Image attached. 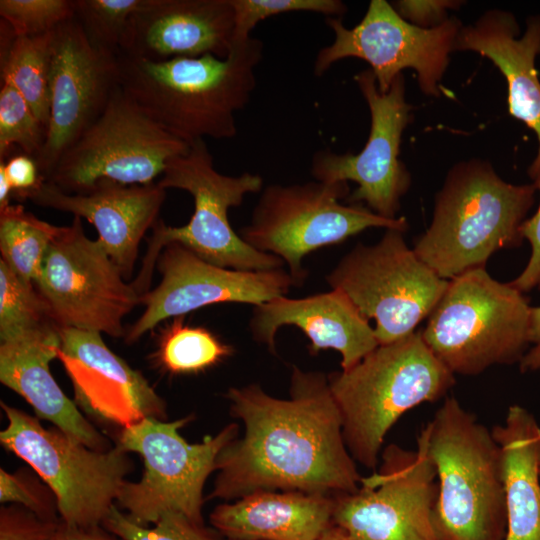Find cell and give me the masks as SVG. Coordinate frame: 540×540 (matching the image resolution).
I'll use <instances>...</instances> for the list:
<instances>
[{"label": "cell", "instance_id": "6da1fadb", "mask_svg": "<svg viewBox=\"0 0 540 540\" xmlns=\"http://www.w3.org/2000/svg\"><path fill=\"white\" fill-rule=\"evenodd\" d=\"M225 397L244 434L219 453L208 499L236 500L260 490L327 496L358 490L362 477L328 375L293 366L287 399L258 384L231 387Z\"/></svg>", "mask_w": 540, "mask_h": 540}, {"label": "cell", "instance_id": "7a4b0ae2", "mask_svg": "<svg viewBox=\"0 0 540 540\" xmlns=\"http://www.w3.org/2000/svg\"><path fill=\"white\" fill-rule=\"evenodd\" d=\"M263 43L250 37L226 58L214 55L153 62L120 55L121 89L162 128L189 145L237 134L235 114L256 87Z\"/></svg>", "mask_w": 540, "mask_h": 540}, {"label": "cell", "instance_id": "3957f363", "mask_svg": "<svg viewBox=\"0 0 540 540\" xmlns=\"http://www.w3.org/2000/svg\"><path fill=\"white\" fill-rule=\"evenodd\" d=\"M436 469L433 513L440 540H504L501 449L492 431L455 397L445 398L417 438Z\"/></svg>", "mask_w": 540, "mask_h": 540}, {"label": "cell", "instance_id": "277c9868", "mask_svg": "<svg viewBox=\"0 0 540 540\" xmlns=\"http://www.w3.org/2000/svg\"><path fill=\"white\" fill-rule=\"evenodd\" d=\"M328 381L351 456L375 471L385 437L399 418L444 397L455 377L415 331L379 345L348 370L328 374Z\"/></svg>", "mask_w": 540, "mask_h": 540}, {"label": "cell", "instance_id": "5b68a950", "mask_svg": "<svg viewBox=\"0 0 540 540\" xmlns=\"http://www.w3.org/2000/svg\"><path fill=\"white\" fill-rule=\"evenodd\" d=\"M535 191L534 183L504 181L486 162L456 164L436 196L431 224L413 250L446 280L485 267L498 250L521 245V225Z\"/></svg>", "mask_w": 540, "mask_h": 540}, {"label": "cell", "instance_id": "8992f818", "mask_svg": "<svg viewBox=\"0 0 540 540\" xmlns=\"http://www.w3.org/2000/svg\"><path fill=\"white\" fill-rule=\"evenodd\" d=\"M529 301L510 283L479 267L448 281L421 335L455 375L520 363L530 347Z\"/></svg>", "mask_w": 540, "mask_h": 540}, {"label": "cell", "instance_id": "52a82bcc", "mask_svg": "<svg viewBox=\"0 0 540 540\" xmlns=\"http://www.w3.org/2000/svg\"><path fill=\"white\" fill-rule=\"evenodd\" d=\"M157 183L164 189L189 192L194 200V212L184 226H167L160 219L153 226L141 271L132 283L140 294L148 291L156 260L170 243H179L203 260L224 268L265 271L284 265L279 257L247 244L228 219L229 209L241 205L245 195L262 190L260 175L221 174L215 169L206 141L197 140L187 153L168 161Z\"/></svg>", "mask_w": 540, "mask_h": 540}, {"label": "cell", "instance_id": "ba28073f", "mask_svg": "<svg viewBox=\"0 0 540 540\" xmlns=\"http://www.w3.org/2000/svg\"><path fill=\"white\" fill-rule=\"evenodd\" d=\"M192 419L189 415L167 422L148 417L120 430L116 444L140 455L144 463L140 480H126L116 500L136 522L151 525L164 514L175 512L204 524L205 482L216 471L219 453L239 436V425L228 424L200 443H189L179 429Z\"/></svg>", "mask_w": 540, "mask_h": 540}, {"label": "cell", "instance_id": "9c48e42d", "mask_svg": "<svg viewBox=\"0 0 540 540\" xmlns=\"http://www.w3.org/2000/svg\"><path fill=\"white\" fill-rule=\"evenodd\" d=\"M8 424L2 446L25 461L55 493L60 519L81 527L102 526L134 465L116 444L98 451L40 419L1 401Z\"/></svg>", "mask_w": 540, "mask_h": 540}, {"label": "cell", "instance_id": "30bf717a", "mask_svg": "<svg viewBox=\"0 0 540 540\" xmlns=\"http://www.w3.org/2000/svg\"><path fill=\"white\" fill-rule=\"evenodd\" d=\"M348 196L347 182L269 185L240 237L256 250L282 259L293 285L301 286L307 276L302 262L309 253L372 227L407 230L404 217L387 219L361 204H342Z\"/></svg>", "mask_w": 540, "mask_h": 540}, {"label": "cell", "instance_id": "8fae6325", "mask_svg": "<svg viewBox=\"0 0 540 540\" xmlns=\"http://www.w3.org/2000/svg\"><path fill=\"white\" fill-rule=\"evenodd\" d=\"M360 313L375 321L379 345L406 337L428 318L448 281L406 244L403 232L386 229L373 245L357 244L326 276Z\"/></svg>", "mask_w": 540, "mask_h": 540}, {"label": "cell", "instance_id": "7c38bea8", "mask_svg": "<svg viewBox=\"0 0 540 540\" xmlns=\"http://www.w3.org/2000/svg\"><path fill=\"white\" fill-rule=\"evenodd\" d=\"M190 145L146 114L119 87L96 121L64 152L45 181L66 193L98 183L147 185Z\"/></svg>", "mask_w": 540, "mask_h": 540}, {"label": "cell", "instance_id": "4fadbf2b", "mask_svg": "<svg viewBox=\"0 0 540 540\" xmlns=\"http://www.w3.org/2000/svg\"><path fill=\"white\" fill-rule=\"evenodd\" d=\"M34 285L59 329L112 337L125 335L123 318L141 298L101 242L87 237L78 216L58 227Z\"/></svg>", "mask_w": 540, "mask_h": 540}, {"label": "cell", "instance_id": "5bb4252c", "mask_svg": "<svg viewBox=\"0 0 540 540\" xmlns=\"http://www.w3.org/2000/svg\"><path fill=\"white\" fill-rule=\"evenodd\" d=\"M379 463L357 491L334 496L332 523L353 540H440L436 469L424 448L389 444Z\"/></svg>", "mask_w": 540, "mask_h": 540}, {"label": "cell", "instance_id": "9a60e30c", "mask_svg": "<svg viewBox=\"0 0 540 540\" xmlns=\"http://www.w3.org/2000/svg\"><path fill=\"white\" fill-rule=\"evenodd\" d=\"M326 24L334 40L317 53L313 67L316 76L339 60L355 57L369 63L381 93L388 92L403 69L412 68L428 95H439L438 83L462 28L455 18L432 28L416 26L385 0H372L353 28H347L337 17H326Z\"/></svg>", "mask_w": 540, "mask_h": 540}, {"label": "cell", "instance_id": "2e32d148", "mask_svg": "<svg viewBox=\"0 0 540 540\" xmlns=\"http://www.w3.org/2000/svg\"><path fill=\"white\" fill-rule=\"evenodd\" d=\"M354 79L370 110L368 140L358 154L317 152L311 174L324 183L355 182L357 188L346 198L349 204L365 203L375 214L396 219L400 200L410 185V175L399 159L401 136L411 110L405 101L404 79L402 74L397 76L386 93L379 91L371 69Z\"/></svg>", "mask_w": 540, "mask_h": 540}, {"label": "cell", "instance_id": "e0dca14e", "mask_svg": "<svg viewBox=\"0 0 540 540\" xmlns=\"http://www.w3.org/2000/svg\"><path fill=\"white\" fill-rule=\"evenodd\" d=\"M49 85L46 139L34 158L44 180L120 87L119 56L94 48L72 18L55 29Z\"/></svg>", "mask_w": 540, "mask_h": 540}, {"label": "cell", "instance_id": "ac0fdd59", "mask_svg": "<svg viewBox=\"0 0 540 540\" xmlns=\"http://www.w3.org/2000/svg\"><path fill=\"white\" fill-rule=\"evenodd\" d=\"M161 281L141 295V316L125 332L136 342L160 322L217 303H246L255 307L285 296L293 280L283 268L241 271L211 264L179 243L166 245L157 259Z\"/></svg>", "mask_w": 540, "mask_h": 540}, {"label": "cell", "instance_id": "d6986e66", "mask_svg": "<svg viewBox=\"0 0 540 540\" xmlns=\"http://www.w3.org/2000/svg\"><path fill=\"white\" fill-rule=\"evenodd\" d=\"M59 336L57 359L71 380L75 402L86 413L121 429L148 417L167 419L164 399L106 346L100 333L62 328Z\"/></svg>", "mask_w": 540, "mask_h": 540}, {"label": "cell", "instance_id": "ffe728a7", "mask_svg": "<svg viewBox=\"0 0 540 540\" xmlns=\"http://www.w3.org/2000/svg\"><path fill=\"white\" fill-rule=\"evenodd\" d=\"M165 198L166 189L155 182L121 185L103 181L85 193H66L43 180L17 199H28L38 206L86 219L97 230V239L124 278H130L140 242L159 220Z\"/></svg>", "mask_w": 540, "mask_h": 540}, {"label": "cell", "instance_id": "44dd1931", "mask_svg": "<svg viewBox=\"0 0 540 540\" xmlns=\"http://www.w3.org/2000/svg\"><path fill=\"white\" fill-rule=\"evenodd\" d=\"M235 24L231 0H146L131 17L123 56L160 62L232 50Z\"/></svg>", "mask_w": 540, "mask_h": 540}, {"label": "cell", "instance_id": "7402d4cb", "mask_svg": "<svg viewBox=\"0 0 540 540\" xmlns=\"http://www.w3.org/2000/svg\"><path fill=\"white\" fill-rule=\"evenodd\" d=\"M292 325L309 339L312 355L332 349L348 370L379 346L374 328L339 289L305 298L276 297L255 307L250 322L254 338L275 352L279 328Z\"/></svg>", "mask_w": 540, "mask_h": 540}, {"label": "cell", "instance_id": "603a6c76", "mask_svg": "<svg viewBox=\"0 0 540 540\" xmlns=\"http://www.w3.org/2000/svg\"><path fill=\"white\" fill-rule=\"evenodd\" d=\"M59 329L27 333L0 342V381L23 397L39 419L87 447L107 451L113 446L80 412L55 381L50 362L57 358Z\"/></svg>", "mask_w": 540, "mask_h": 540}, {"label": "cell", "instance_id": "cb8c5ba5", "mask_svg": "<svg viewBox=\"0 0 540 540\" xmlns=\"http://www.w3.org/2000/svg\"><path fill=\"white\" fill-rule=\"evenodd\" d=\"M517 35L518 25L511 13L488 11L475 24L460 29L454 50L487 57L505 76L509 113L531 128L538 139V152L529 168L534 179L540 173V81L535 68L540 53V18H530L524 34Z\"/></svg>", "mask_w": 540, "mask_h": 540}, {"label": "cell", "instance_id": "d4e9b609", "mask_svg": "<svg viewBox=\"0 0 540 540\" xmlns=\"http://www.w3.org/2000/svg\"><path fill=\"white\" fill-rule=\"evenodd\" d=\"M334 496L260 490L217 505L209 522L233 540H318L332 524Z\"/></svg>", "mask_w": 540, "mask_h": 540}, {"label": "cell", "instance_id": "484cf974", "mask_svg": "<svg viewBox=\"0 0 540 540\" xmlns=\"http://www.w3.org/2000/svg\"><path fill=\"white\" fill-rule=\"evenodd\" d=\"M492 434L501 449L506 495L504 540H540V426L532 413L512 405Z\"/></svg>", "mask_w": 540, "mask_h": 540}, {"label": "cell", "instance_id": "4316f807", "mask_svg": "<svg viewBox=\"0 0 540 540\" xmlns=\"http://www.w3.org/2000/svg\"><path fill=\"white\" fill-rule=\"evenodd\" d=\"M54 33L16 36L0 21V76L25 98L37 118L48 127L50 66Z\"/></svg>", "mask_w": 540, "mask_h": 540}, {"label": "cell", "instance_id": "83f0119b", "mask_svg": "<svg viewBox=\"0 0 540 540\" xmlns=\"http://www.w3.org/2000/svg\"><path fill=\"white\" fill-rule=\"evenodd\" d=\"M233 352L207 328L184 324V316H179L162 330L154 360L171 375H191L220 364Z\"/></svg>", "mask_w": 540, "mask_h": 540}, {"label": "cell", "instance_id": "f1b7e54d", "mask_svg": "<svg viewBox=\"0 0 540 540\" xmlns=\"http://www.w3.org/2000/svg\"><path fill=\"white\" fill-rule=\"evenodd\" d=\"M58 227L27 212L22 205L0 209L1 259L18 276L35 283Z\"/></svg>", "mask_w": 540, "mask_h": 540}, {"label": "cell", "instance_id": "f546056e", "mask_svg": "<svg viewBox=\"0 0 540 540\" xmlns=\"http://www.w3.org/2000/svg\"><path fill=\"white\" fill-rule=\"evenodd\" d=\"M54 328L59 329L34 283L0 259V341Z\"/></svg>", "mask_w": 540, "mask_h": 540}, {"label": "cell", "instance_id": "4dcf8cb0", "mask_svg": "<svg viewBox=\"0 0 540 540\" xmlns=\"http://www.w3.org/2000/svg\"><path fill=\"white\" fill-rule=\"evenodd\" d=\"M146 0H75L74 19L96 49L120 56L131 17Z\"/></svg>", "mask_w": 540, "mask_h": 540}, {"label": "cell", "instance_id": "1f68e13d", "mask_svg": "<svg viewBox=\"0 0 540 540\" xmlns=\"http://www.w3.org/2000/svg\"><path fill=\"white\" fill-rule=\"evenodd\" d=\"M47 128L32 108L8 82L0 88V161H6L13 148L35 158L41 151Z\"/></svg>", "mask_w": 540, "mask_h": 540}, {"label": "cell", "instance_id": "d6a6232c", "mask_svg": "<svg viewBox=\"0 0 540 540\" xmlns=\"http://www.w3.org/2000/svg\"><path fill=\"white\" fill-rule=\"evenodd\" d=\"M107 531L122 540H219L216 533L175 512L164 514L156 523L143 525L133 520L116 504L102 523Z\"/></svg>", "mask_w": 540, "mask_h": 540}, {"label": "cell", "instance_id": "836d02e7", "mask_svg": "<svg viewBox=\"0 0 540 540\" xmlns=\"http://www.w3.org/2000/svg\"><path fill=\"white\" fill-rule=\"evenodd\" d=\"M231 4L235 14L233 44L249 39L255 26L272 16L313 12L339 18L347 11L346 5L340 0H231Z\"/></svg>", "mask_w": 540, "mask_h": 540}, {"label": "cell", "instance_id": "e575fe53", "mask_svg": "<svg viewBox=\"0 0 540 540\" xmlns=\"http://www.w3.org/2000/svg\"><path fill=\"white\" fill-rule=\"evenodd\" d=\"M75 0H1L0 16L16 36L54 31L74 18Z\"/></svg>", "mask_w": 540, "mask_h": 540}, {"label": "cell", "instance_id": "d590c367", "mask_svg": "<svg viewBox=\"0 0 540 540\" xmlns=\"http://www.w3.org/2000/svg\"><path fill=\"white\" fill-rule=\"evenodd\" d=\"M0 502L20 505L47 521L61 520L55 493L32 468L0 469Z\"/></svg>", "mask_w": 540, "mask_h": 540}, {"label": "cell", "instance_id": "8d00e7d4", "mask_svg": "<svg viewBox=\"0 0 540 540\" xmlns=\"http://www.w3.org/2000/svg\"><path fill=\"white\" fill-rule=\"evenodd\" d=\"M59 522L44 520L20 505L6 504L0 508V540H49Z\"/></svg>", "mask_w": 540, "mask_h": 540}, {"label": "cell", "instance_id": "74e56055", "mask_svg": "<svg viewBox=\"0 0 540 540\" xmlns=\"http://www.w3.org/2000/svg\"><path fill=\"white\" fill-rule=\"evenodd\" d=\"M533 180L540 191V173ZM520 230L523 239L526 238L531 244L532 252L524 270L510 284L526 293L540 288V204L537 212L522 223Z\"/></svg>", "mask_w": 540, "mask_h": 540}, {"label": "cell", "instance_id": "f35d334b", "mask_svg": "<svg viewBox=\"0 0 540 540\" xmlns=\"http://www.w3.org/2000/svg\"><path fill=\"white\" fill-rule=\"evenodd\" d=\"M0 170L8 179L16 199L35 189L44 180L35 159L24 153L0 161Z\"/></svg>", "mask_w": 540, "mask_h": 540}, {"label": "cell", "instance_id": "ab89813d", "mask_svg": "<svg viewBox=\"0 0 540 540\" xmlns=\"http://www.w3.org/2000/svg\"><path fill=\"white\" fill-rule=\"evenodd\" d=\"M456 5L457 2L446 0H401L393 7L406 21L425 28L424 26L435 27L443 23L446 20V10Z\"/></svg>", "mask_w": 540, "mask_h": 540}, {"label": "cell", "instance_id": "60d3db41", "mask_svg": "<svg viewBox=\"0 0 540 540\" xmlns=\"http://www.w3.org/2000/svg\"><path fill=\"white\" fill-rule=\"evenodd\" d=\"M49 540H122L102 526L81 527L60 520Z\"/></svg>", "mask_w": 540, "mask_h": 540}, {"label": "cell", "instance_id": "b9f144b4", "mask_svg": "<svg viewBox=\"0 0 540 540\" xmlns=\"http://www.w3.org/2000/svg\"><path fill=\"white\" fill-rule=\"evenodd\" d=\"M529 340L530 347L519 363L522 373L540 369V306L531 308Z\"/></svg>", "mask_w": 540, "mask_h": 540}, {"label": "cell", "instance_id": "7bdbcfd3", "mask_svg": "<svg viewBox=\"0 0 540 540\" xmlns=\"http://www.w3.org/2000/svg\"><path fill=\"white\" fill-rule=\"evenodd\" d=\"M318 540H353L341 527L331 524Z\"/></svg>", "mask_w": 540, "mask_h": 540}, {"label": "cell", "instance_id": "ee69618b", "mask_svg": "<svg viewBox=\"0 0 540 540\" xmlns=\"http://www.w3.org/2000/svg\"><path fill=\"white\" fill-rule=\"evenodd\" d=\"M225 540H233V539H225Z\"/></svg>", "mask_w": 540, "mask_h": 540}]
</instances>
